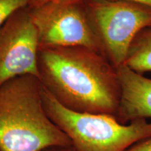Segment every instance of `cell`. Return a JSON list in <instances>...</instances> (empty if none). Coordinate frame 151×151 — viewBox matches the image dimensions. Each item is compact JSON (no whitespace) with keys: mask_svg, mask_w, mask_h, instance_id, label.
<instances>
[{"mask_svg":"<svg viewBox=\"0 0 151 151\" xmlns=\"http://www.w3.org/2000/svg\"><path fill=\"white\" fill-rule=\"evenodd\" d=\"M27 7L39 48L85 46L100 52L84 0H51Z\"/></svg>","mask_w":151,"mask_h":151,"instance_id":"cell-5","label":"cell"},{"mask_svg":"<svg viewBox=\"0 0 151 151\" xmlns=\"http://www.w3.org/2000/svg\"><path fill=\"white\" fill-rule=\"evenodd\" d=\"M125 65L143 74L151 71V27L145 28L136 36L128 51Z\"/></svg>","mask_w":151,"mask_h":151,"instance_id":"cell-8","label":"cell"},{"mask_svg":"<svg viewBox=\"0 0 151 151\" xmlns=\"http://www.w3.org/2000/svg\"><path fill=\"white\" fill-rule=\"evenodd\" d=\"M116 69L121 88L117 120L127 124L140 119H151V79L125 65Z\"/></svg>","mask_w":151,"mask_h":151,"instance_id":"cell-7","label":"cell"},{"mask_svg":"<svg viewBox=\"0 0 151 151\" xmlns=\"http://www.w3.org/2000/svg\"><path fill=\"white\" fill-rule=\"evenodd\" d=\"M100 53L113 67L125 65L132 41L151 27V6L127 0H84Z\"/></svg>","mask_w":151,"mask_h":151,"instance_id":"cell-4","label":"cell"},{"mask_svg":"<svg viewBox=\"0 0 151 151\" xmlns=\"http://www.w3.org/2000/svg\"><path fill=\"white\" fill-rule=\"evenodd\" d=\"M42 95L49 118L78 151H126L151 137V122L145 119L122 124L111 115L76 112L66 108L43 86Z\"/></svg>","mask_w":151,"mask_h":151,"instance_id":"cell-3","label":"cell"},{"mask_svg":"<svg viewBox=\"0 0 151 151\" xmlns=\"http://www.w3.org/2000/svg\"><path fill=\"white\" fill-rule=\"evenodd\" d=\"M126 151H151V137L136 143Z\"/></svg>","mask_w":151,"mask_h":151,"instance_id":"cell-10","label":"cell"},{"mask_svg":"<svg viewBox=\"0 0 151 151\" xmlns=\"http://www.w3.org/2000/svg\"><path fill=\"white\" fill-rule=\"evenodd\" d=\"M31 0H0V27L13 13L29 5Z\"/></svg>","mask_w":151,"mask_h":151,"instance_id":"cell-9","label":"cell"},{"mask_svg":"<svg viewBox=\"0 0 151 151\" xmlns=\"http://www.w3.org/2000/svg\"><path fill=\"white\" fill-rule=\"evenodd\" d=\"M38 69L42 86L66 108L116 117L118 73L100 52L85 46L39 48Z\"/></svg>","mask_w":151,"mask_h":151,"instance_id":"cell-1","label":"cell"},{"mask_svg":"<svg viewBox=\"0 0 151 151\" xmlns=\"http://www.w3.org/2000/svg\"><path fill=\"white\" fill-rule=\"evenodd\" d=\"M39 46L27 6L19 9L0 27V86L17 76L39 78Z\"/></svg>","mask_w":151,"mask_h":151,"instance_id":"cell-6","label":"cell"},{"mask_svg":"<svg viewBox=\"0 0 151 151\" xmlns=\"http://www.w3.org/2000/svg\"><path fill=\"white\" fill-rule=\"evenodd\" d=\"M51 1V0H31L30 1V4H41L43 2H46V1ZM127 1H137V2L149 5L151 6V0H127Z\"/></svg>","mask_w":151,"mask_h":151,"instance_id":"cell-11","label":"cell"},{"mask_svg":"<svg viewBox=\"0 0 151 151\" xmlns=\"http://www.w3.org/2000/svg\"><path fill=\"white\" fill-rule=\"evenodd\" d=\"M45 151H78L73 146H65V147H55V148H52Z\"/></svg>","mask_w":151,"mask_h":151,"instance_id":"cell-12","label":"cell"},{"mask_svg":"<svg viewBox=\"0 0 151 151\" xmlns=\"http://www.w3.org/2000/svg\"><path fill=\"white\" fill-rule=\"evenodd\" d=\"M38 77L23 75L0 86V151H45L73 146L49 118Z\"/></svg>","mask_w":151,"mask_h":151,"instance_id":"cell-2","label":"cell"}]
</instances>
